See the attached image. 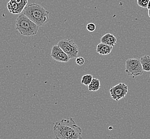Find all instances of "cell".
<instances>
[{"instance_id": "cell-1", "label": "cell", "mask_w": 150, "mask_h": 139, "mask_svg": "<svg viewBox=\"0 0 150 139\" xmlns=\"http://www.w3.org/2000/svg\"><path fill=\"white\" fill-rule=\"evenodd\" d=\"M53 132L57 139H82V129L75 124L72 118L64 119L56 122L53 127Z\"/></svg>"}, {"instance_id": "cell-2", "label": "cell", "mask_w": 150, "mask_h": 139, "mask_svg": "<svg viewBox=\"0 0 150 139\" xmlns=\"http://www.w3.org/2000/svg\"><path fill=\"white\" fill-rule=\"evenodd\" d=\"M22 13L39 27L44 26L49 19V12L43 6L36 3L26 6Z\"/></svg>"}, {"instance_id": "cell-3", "label": "cell", "mask_w": 150, "mask_h": 139, "mask_svg": "<svg viewBox=\"0 0 150 139\" xmlns=\"http://www.w3.org/2000/svg\"><path fill=\"white\" fill-rule=\"evenodd\" d=\"M16 28L21 35L32 36L37 34L39 27L21 13L16 19Z\"/></svg>"}, {"instance_id": "cell-4", "label": "cell", "mask_w": 150, "mask_h": 139, "mask_svg": "<svg viewBox=\"0 0 150 139\" xmlns=\"http://www.w3.org/2000/svg\"><path fill=\"white\" fill-rule=\"evenodd\" d=\"M143 71L140 60L137 58H129L127 60L125 72L128 75L132 78H135L137 76L142 75Z\"/></svg>"}, {"instance_id": "cell-5", "label": "cell", "mask_w": 150, "mask_h": 139, "mask_svg": "<svg viewBox=\"0 0 150 139\" xmlns=\"http://www.w3.org/2000/svg\"><path fill=\"white\" fill-rule=\"evenodd\" d=\"M58 45L69 56L70 59L77 57L79 47L73 39H63L59 41Z\"/></svg>"}, {"instance_id": "cell-6", "label": "cell", "mask_w": 150, "mask_h": 139, "mask_svg": "<svg viewBox=\"0 0 150 139\" xmlns=\"http://www.w3.org/2000/svg\"><path fill=\"white\" fill-rule=\"evenodd\" d=\"M128 91V87L125 83H119L117 85L111 87L110 93L113 100L118 102L125 97Z\"/></svg>"}, {"instance_id": "cell-7", "label": "cell", "mask_w": 150, "mask_h": 139, "mask_svg": "<svg viewBox=\"0 0 150 139\" xmlns=\"http://www.w3.org/2000/svg\"><path fill=\"white\" fill-rule=\"evenodd\" d=\"M51 56L55 61L62 63H67L70 60L69 56L58 45H54L52 48Z\"/></svg>"}, {"instance_id": "cell-8", "label": "cell", "mask_w": 150, "mask_h": 139, "mask_svg": "<svg viewBox=\"0 0 150 139\" xmlns=\"http://www.w3.org/2000/svg\"><path fill=\"white\" fill-rule=\"evenodd\" d=\"M24 7L21 6V5L13 0H10V1L7 3V9L9 12L13 15L21 13L24 10Z\"/></svg>"}, {"instance_id": "cell-9", "label": "cell", "mask_w": 150, "mask_h": 139, "mask_svg": "<svg viewBox=\"0 0 150 139\" xmlns=\"http://www.w3.org/2000/svg\"><path fill=\"white\" fill-rule=\"evenodd\" d=\"M113 48V46L100 43L97 46L96 52L101 55H108L111 53Z\"/></svg>"}, {"instance_id": "cell-10", "label": "cell", "mask_w": 150, "mask_h": 139, "mask_svg": "<svg viewBox=\"0 0 150 139\" xmlns=\"http://www.w3.org/2000/svg\"><path fill=\"white\" fill-rule=\"evenodd\" d=\"M117 41L116 37L112 34L106 33L100 38V43L114 47Z\"/></svg>"}, {"instance_id": "cell-11", "label": "cell", "mask_w": 150, "mask_h": 139, "mask_svg": "<svg viewBox=\"0 0 150 139\" xmlns=\"http://www.w3.org/2000/svg\"><path fill=\"white\" fill-rule=\"evenodd\" d=\"M140 61L143 71L150 72V56L149 55H144L141 58Z\"/></svg>"}, {"instance_id": "cell-12", "label": "cell", "mask_w": 150, "mask_h": 139, "mask_svg": "<svg viewBox=\"0 0 150 139\" xmlns=\"http://www.w3.org/2000/svg\"><path fill=\"white\" fill-rule=\"evenodd\" d=\"M100 82L98 79L93 78L90 84L88 86V89L90 91H97L100 88Z\"/></svg>"}, {"instance_id": "cell-13", "label": "cell", "mask_w": 150, "mask_h": 139, "mask_svg": "<svg viewBox=\"0 0 150 139\" xmlns=\"http://www.w3.org/2000/svg\"><path fill=\"white\" fill-rule=\"evenodd\" d=\"M93 76L91 74H85L82 77L81 82L82 84L85 85L86 86H88L90 82L93 79Z\"/></svg>"}, {"instance_id": "cell-14", "label": "cell", "mask_w": 150, "mask_h": 139, "mask_svg": "<svg viewBox=\"0 0 150 139\" xmlns=\"http://www.w3.org/2000/svg\"><path fill=\"white\" fill-rule=\"evenodd\" d=\"M149 1L150 0H137V4L143 8H147Z\"/></svg>"}, {"instance_id": "cell-15", "label": "cell", "mask_w": 150, "mask_h": 139, "mask_svg": "<svg viewBox=\"0 0 150 139\" xmlns=\"http://www.w3.org/2000/svg\"><path fill=\"white\" fill-rule=\"evenodd\" d=\"M86 28H87V30H88L89 32H93L96 30V25L93 23H90L87 24Z\"/></svg>"}, {"instance_id": "cell-16", "label": "cell", "mask_w": 150, "mask_h": 139, "mask_svg": "<svg viewBox=\"0 0 150 139\" xmlns=\"http://www.w3.org/2000/svg\"><path fill=\"white\" fill-rule=\"evenodd\" d=\"M75 62H76V63L77 65L81 66V65H82L84 64V59L82 57H77L76 58Z\"/></svg>"}, {"instance_id": "cell-17", "label": "cell", "mask_w": 150, "mask_h": 139, "mask_svg": "<svg viewBox=\"0 0 150 139\" xmlns=\"http://www.w3.org/2000/svg\"><path fill=\"white\" fill-rule=\"evenodd\" d=\"M147 9H148V10H149V9H150V0L149 1V3H148Z\"/></svg>"}, {"instance_id": "cell-18", "label": "cell", "mask_w": 150, "mask_h": 139, "mask_svg": "<svg viewBox=\"0 0 150 139\" xmlns=\"http://www.w3.org/2000/svg\"><path fill=\"white\" fill-rule=\"evenodd\" d=\"M148 16L150 18V9H149V11H148Z\"/></svg>"}, {"instance_id": "cell-19", "label": "cell", "mask_w": 150, "mask_h": 139, "mask_svg": "<svg viewBox=\"0 0 150 139\" xmlns=\"http://www.w3.org/2000/svg\"></svg>"}]
</instances>
